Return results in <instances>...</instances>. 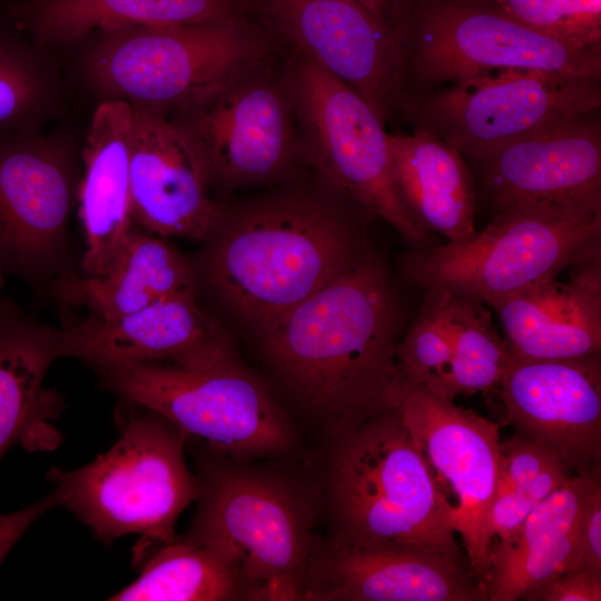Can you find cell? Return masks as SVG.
I'll list each match as a JSON object with an SVG mask.
<instances>
[{"mask_svg": "<svg viewBox=\"0 0 601 601\" xmlns=\"http://www.w3.org/2000/svg\"><path fill=\"white\" fill-rule=\"evenodd\" d=\"M275 40L311 58L385 122L403 91L402 53L388 17L354 0H246Z\"/></svg>", "mask_w": 601, "mask_h": 601, "instance_id": "15", "label": "cell"}, {"mask_svg": "<svg viewBox=\"0 0 601 601\" xmlns=\"http://www.w3.org/2000/svg\"><path fill=\"white\" fill-rule=\"evenodd\" d=\"M86 75L105 99L168 114L273 56V36L252 17L223 23L141 26L100 31Z\"/></svg>", "mask_w": 601, "mask_h": 601, "instance_id": "7", "label": "cell"}, {"mask_svg": "<svg viewBox=\"0 0 601 601\" xmlns=\"http://www.w3.org/2000/svg\"><path fill=\"white\" fill-rule=\"evenodd\" d=\"M132 110L129 178L134 224L164 238L200 243L219 205L211 197L213 180L204 156L167 114L138 106Z\"/></svg>", "mask_w": 601, "mask_h": 601, "instance_id": "19", "label": "cell"}, {"mask_svg": "<svg viewBox=\"0 0 601 601\" xmlns=\"http://www.w3.org/2000/svg\"><path fill=\"white\" fill-rule=\"evenodd\" d=\"M371 217L312 173L220 203L190 263L203 292L257 336L370 246Z\"/></svg>", "mask_w": 601, "mask_h": 601, "instance_id": "1", "label": "cell"}, {"mask_svg": "<svg viewBox=\"0 0 601 601\" xmlns=\"http://www.w3.org/2000/svg\"><path fill=\"white\" fill-rule=\"evenodd\" d=\"M302 600L489 601L467 561L412 546L316 538Z\"/></svg>", "mask_w": 601, "mask_h": 601, "instance_id": "18", "label": "cell"}, {"mask_svg": "<svg viewBox=\"0 0 601 601\" xmlns=\"http://www.w3.org/2000/svg\"><path fill=\"white\" fill-rule=\"evenodd\" d=\"M282 78L306 169L388 223L416 249L436 244L403 204L394 184L384 121L354 90L305 55L289 49Z\"/></svg>", "mask_w": 601, "mask_h": 601, "instance_id": "9", "label": "cell"}, {"mask_svg": "<svg viewBox=\"0 0 601 601\" xmlns=\"http://www.w3.org/2000/svg\"><path fill=\"white\" fill-rule=\"evenodd\" d=\"M59 331V356L96 371L138 363L201 371L242 364L227 331L198 304L196 289L117 318L67 317Z\"/></svg>", "mask_w": 601, "mask_h": 601, "instance_id": "16", "label": "cell"}, {"mask_svg": "<svg viewBox=\"0 0 601 601\" xmlns=\"http://www.w3.org/2000/svg\"><path fill=\"white\" fill-rule=\"evenodd\" d=\"M22 32L0 18V137L36 132L48 106L46 68Z\"/></svg>", "mask_w": 601, "mask_h": 601, "instance_id": "30", "label": "cell"}, {"mask_svg": "<svg viewBox=\"0 0 601 601\" xmlns=\"http://www.w3.org/2000/svg\"><path fill=\"white\" fill-rule=\"evenodd\" d=\"M597 112L505 144L477 160L495 209L601 203V126Z\"/></svg>", "mask_w": 601, "mask_h": 601, "instance_id": "20", "label": "cell"}, {"mask_svg": "<svg viewBox=\"0 0 601 601\" xmlns=\"http://www.w3.org/2000/svg\"><path fill=\"white\" fill-rule=\"evenodd\" d=\"M59 506L55 492L12 513L0 514V565L24 532L46 512Z\"/></svg>", "mask_w": 601, "mask_h": 601, "instance_id": "36", "label": "cell"}, {"mask_svg": "<svg viewBox=\"0 0 601 601\" xmlns=\"http://www.w3.org/2000/svg\"><path fill=\"white\" fill-rule=\"evenodd\" d=\"M7 10L39 46L72 43L112 29L250 17L246 0H24L9 3Z\"/></svg>", "mask_w": 601, "mask_h": 601, "instance_id": "25", "label": "cell"}, {"mask_svg": "<svg viewBox=\"0 0 601 601\" xmlns=\"http://www.w3.org/2000/svg\"><path fill=\"white\" fill-rule=\"evenodd\" d=\"M373 12L387 17L391 0H354Z\"/></svg>", "mask_w": 601, "mask_h": 601, "instance_id": "38", "label": "cell"}, {"mask_svg": "<svg viewBox=\"0 0 601 601\" xmlns=\"http://www.w3.org/2000/svg\"><path fill=\"white\" fill-rule=\"evenodd\" d=\"M118 441L91 463L47 472L59 506L69 510L95 536L109 544L140 534L134 563L173 541L181 512L199 496V482L185 460L187 439L158 413L119 398Z\"/></svg>", "mask_w": 601, "mask_h": 601, "instance_id": "5", "label": "cell"}, {"mask_svg": "<svg viewBox=\"0 0 601 601\" xmlns=\"http://www.w3.org/2000/svg\"><path fill=\"white\" fill-rule=\"evenodd\" d=\"M96 372L102 388L158 413L187 442L245 461L282 455L295 445L286 413L243 363L204 371L138 363Z\"/></svg>", "mask_w": 601, "mask_h": 601, "instance_id": "10", "label": "cell"}, {"mask_svg": "<svg viewBox=\"0 0 601 601\" xmlns=\"http://www.w3.org/2000/svg\"><path fill=\"white\" fill-rule=\"evenodd\" d=\"M528 601H600L601 572L578 569L559 574L528 593Z\"/></svg>", "mask_w": 601, "mask_h": 601, "instance_id": "33", "label": "cell"}, {"mask_svg": "<svg viewBox=\"0 0 601 601\" xmlns=\"http://www.w3.org/2000/svg\"><path fill=\"white\" fill-rule=\"evenodd\" d=\"M24 1V0H23Z\"/></svg>", "mask_w": 601, "mask_h": 601, "instance_id": "40", "label": "cell"}, {"mask_svg": "<svg viewBox=\"0 0 601 601\" xmlns=\"http://www.w3.org/2000/svg\"><path fill=\"white\" fill-rule=\"evenodd\" d=\"M579 569L601 572V482L587 499L578 524Z\"/></svg>", "mask_w": 601, "mask_h": 601, "instance_id": "34", "label": "cell"}, {"mask_svg": "<svg viewBox=\"0 0 601 601\" xmlns=\"http://www.w3.org/2000/svg\"><path fill=\"white\" fill-rule=\"evenodd\" d=\"M494 300L513 357L569 358L601 351V243L568 267Z\"/></svg>", "mask_w": 601, "mask_h": 601, "instance_id": "21", "label": "cell"}, {"mask_svg": "<svg viewBox=\"0 0 601 601\" xmlns=\"http://www.w3.org/2000/svg\"><path fill=\"white\" fill-rule=\"evenodd\" d=\"M388 20L402 53V98L501 70L601 76V45L549 36L465 0H391Z\"/></svg>", "mask_w": 601, "mask_h": 601, "instance_id": "6", "label": "cell"}, {"mask_svg": "<svg viewBox=\"0 0 601 601\" xmlns=\"http://www.w3.org/2000/svg\"><path fill=\"white\" fill-rule=\"evenodd\" d=\"M4 279H6V275L0 270V296L2 295L1 290L4 286Z\"/></svg>", "mask_w": 601, "mask_h": 601, "instance_id": "39", "label": "cell"}, {"mask_svg": "<svg viewBox=\"0 0 601 601\" xmlns=\"http://www.w3.org/2000/svg\"><path fill=\"white\" fill-rule=\"evenodd\" d=\"M600 79L501 70L401 99L398 111L475 161L501 146L599 111Z\"/></svg>", "mask_w": 601, "mask_h": 601, "instance_id": "11", "label": "cell"}, {"mask_svg": "<svg viewBox=\"0 0 601 601\" xmlns=\"http://www.w3.org/2000/svg\"><path fill=\"white\" fill-rule=\"evenodd\" d=\"M77 190L76 160L63 141L36 132L0 137V270L6 276L41 289L73 273L69 223Z\"/></svg>", "mask_w": 601, "mask_h": 601, "instance_id": "13", "label": "cell"}, {"mask_svg": "<svg viewBox=\"0 0 601 601\" xmlns=\"http://www.w3.org/2000/svg\"><path fill=\"white\" fill-rule=\"evenodd\" d=\"M558 464L566 465L550 447L515 433L501 441L496 494L512 490L522 491L534 479Z\"/></svg>", "mask_w": 601, "mask_h": 601, "instance_id": "32", "label": "cell"}, {"mask_svg": "<svg viewBox=\"0 0 601 601\" xmlns=\"http://www.w3.org/2000/svg\"><path fill=\"white\" fill-rule=\"evenodd\" d=\"M515 433L554 451L574 472L600 467V353L569 358H519L497 386Z\"/></svg>", "mask_w": 601, "mask_h": 601, "instance_id": "17", "label": "cell"}, {"mask_svg": "<svg viewBox=\"0 0 601 601\" xmlns=\"http://www.w3.org/2000/svg\"><path fill=\"white\" fill-rule=\"evenodd\" d=\"M424 292L417 317L397 343L395 362L404 388L437 394L452 356L451 294L440 288Z\"/></svg>", "mask_w": 601, "mask_h": 601, "instance_id": "31", "label": "cell"}, {"mask_svg": "<svg viewBox=\"0 0 601 601\" xmlns=\"http://www.w3.org/2000/svg\"><path fill=\"white\" fill-rule=\"evenodd\" d=\"M482 7L496 10L512 19H518L524 12L544 0H465Z\"/></svg>", "mask_w": 601, "mask_h": 601, "instance_id": "37", "label": "cell"}, {"mask_svg": "<svg viewBox=\"0 0 601 601\" xmlns=\"http://www.w3.org/2000/svg\"><path fill=\"white\" fill-rule=\"evenodd\" d=\"M535 505L519 490L497 493L490 511L491 530L496 541L512 538Z\"/></svg>", "mask_w": 601, "mask_h": 601, "instance_id": "35", "label": "cell"}, {"mask_svg": "<svg viewBox=\"0 0 601 601\" xmlns=\"http://www.w3.org/2000/svg\"><path fill=\"white\" fill-rule=\"evenodd\" d=\"M270 58L246 67L170 116L200 150L213 186L278 185L307 171L293 107Z\"/></svg>", "mask_w": 601, "mask_h": 601, "instance_id": "12", "label": "cell"}, {"mask_svg": "<svg viewBox=\"0 0 601 601\" xmlns=\"http://www.w3.org/2000/svg\"><path fill=\"white\" fill-rule=\"evenodd\" d=\"M60 331L31 317L11 296H0V462L16 444L50 451L61 435L51 423L62 408L59 393L43 387L59 356Z\"/></svg>", "mask_w": 601, "mask_h": 601, "instance_id": "23", "label": "cell"}, {"mask_svg": "<svg viewBox=\"0 0 601 601\" xmlns=\"http://www.w3.org/2000/svg\"><path fill=\"white\" fill-rule=\"evenodd\" d=\"M601 243V203L539 204L496 210L482 230L416 249L404 260L407 280L490 305L563 273Z\"/></svg>", "mask_w": 601, "mask_h": 601, "instance_id": "8", "label": "cell"}, {"mask_svg": "<svg viewBox=\"0 0 601 601\" xmlns=\"http://www.w3.org/2000/svg\"><path fill=\"white\" fill-rule=\"evenodd\" d=\"M201 445L196 453L198 505L180 538L233 564L252 600H302L317 538L318 490L288 473L247 465Z\"/></svg>", "mask_w": 601, "mask_h": 601, "instance_id": "3", "label": "cell"}, {"mask_svg": "<svg viewBox=\"0 0 601 601\" xmlns=\"http://www.w3.org/2000/svg\"><path fill=\"white\" fill-rule=\"evenodd\" d=\"M52 288L66 304L86 307L89 315L111 319L175 293L196 289V283L189 257L164 237L134 224L105 276L72 273Z\"/></svg>", "mask_w": 601, "mask_h": 601, "instance_id": "27", "label": "cell"}, {"mask_svg": "<svg viewBox=\"0 0 601 601\" xmlns=\"http://www.w3.org/2000/svg\"><path fill=\"white\" fill-rule=\"evenodd\" d=\"M397 193L415 221L457 242L475 229L476 199L462 154L428 131L388 134Z\"/></svg>", "mask_w": 601, "mask_h": 601, "instance_id": "26", "label": "cell"}, {"mask_svg": "<svg viewBox=\"0 0 601 601\" xmlns=\"http://www.w3.org/2000/svg\"><path fill=\"white\" fill-rule=\"evenodd\" d=\"M323 495L329 538L466 560L451 505L396 410L333 436ZM469 563V562H467Z\"/></svg>", "mask_w": 601, "mask_h": 601, "instance_id": "4", "label": "cell"}, {"mask_svg": "<svg viewBox=\"0 0 601 601\" xmlns=\"http://www.w3.org/2000/svg\"><path fill=\"white\" fill-rule=\"evenodd\" d=\"M136 565L138 578L111 601L252 600L239 573L215 551L176 536L151 549Z\"/></svg>", "mask_w": 601, "mask_h": 601, "instance_id": "28", "label": "cell"}, {"mask_svg": "<svg viewBox=\"0 0 601 601\" xmlns=\"http://www.w3.org/2000/svg\"><path fill=\"white\" fill-rule=\"evenodd\" d=\"M600 482V467L573 474L531 511L512 538L494 541L485 581L489 601L523 600L548 580L579 569V519Z\"/></svg>", "mask_w": 601, "mask_h": 601, "instance_id": "24", "label": "cell"}, {"mask_svg": "<svg viewBox=\"0 0 601 601\" xmlns=\"http://www.w3.org/2000/svg\"><path fill=\"white\" fill-rule=\"evenodd\" d=\"M403 321L388 269L370 245L258 338L274 374L334 436L396 410Z\"/></svg>", "mask_w": 601, "mask_h": 601, "instance_id": "2", "label": "cell"}, {"mask_svg": "<svg viewBox=\"0 0 601 601\" xmlns=\"http://www.w3.org/2000/svg\"><path fill=\"white\" fill-rule=\"evenodd\" d=\"M132 126L129 102L105 99L88 128L77 190L86 246L80 270L86 277L108 273L134 225L129 178Z\"/></svg>", "mask_w": 601, "mask_h": 601, "instance_id": "22", "label": "cell"}, {"mask_svg": "<svg viewBox=\"0 0 601 601\" xmlns=\"http://www.w3.org/2000/svg\"><path fill=\"white\" fill-rule=\"evenodd\" d=\"M452 356L437 395L454 400L462 394L496 390L511 361L485 304L451 293Z\"/></svg>", "mask_w": 601, "mask_h": 601, "instance_id": "29", "label": "cell"}, {"mask_svg": "<svg viewBox=\"0 0 601 601\" xmlns=\"http://www.w3.org/2000/svg\"><path fill=\"white\" fill-rule=\"evenodd\" d=\"M396 411L443 494L469 565L485 587L494 536L490 511L500 466V424L425 388H404Z\"/></svg>", "mask_w": 601, "mask_h": 601, "instance_id": "14", "label": "cell"}]
</instances>
